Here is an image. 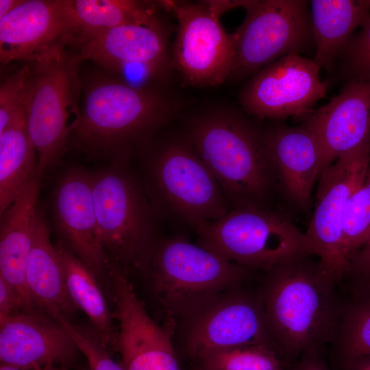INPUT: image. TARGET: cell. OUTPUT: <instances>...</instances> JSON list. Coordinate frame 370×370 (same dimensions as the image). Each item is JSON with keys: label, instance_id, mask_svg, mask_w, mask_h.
I'll use <instances>...</instances> for the list:
<instances>
[{"label": "cell", "instance_id": "obj_32", "mask_svg": "<svg viewBox=\"0 0 370 370\" xmlns=\"http://www.w3.org/2000/svg\"><path fill=\"white\" fill-rule=\"evenodd\" d=\"M345 281L352 294L370 291V242L349 258Z\"/></svg>", "mask_w": 370, "mask_h": 370}, {"label": "cell", "instance_id": "obj_35", "mask_svg": "<svg viewBox=\"0 0 370 370\" xmlns=\"http://www.w3.org/2000/svg\"><path fill=\"white\" fill-rule=\"evenodd\" d=\"M335 367L339 370H370V355L345 359L337 362Z\"/></svg>", "mask_w": 370, "mask_h": 370}, {"label": "cell", "instance_id": "obj_37", "mask_svg": "<svg viewBox=\"0 0 370 370\" xmlns=\"http://www.w3.org/2000/svg\"><path fill=\"white\" fill-rule=\"evenodd\" d=\"M35 370H64L62 368H60V367H56L54 365H48L44 367H42V368H38V369H36Z\"/></svg>", "mask_w": 370, "mask_h": 370}, {"label": "cell", "instance_id": "obj_20", "mask_svg": "<svg viewBox=\"0 0 370 370\" xmlns=\"http://www.w3.org/2000/svg\"><path fill=\"white\" fill-rule=\"evenodd\" d=\"M264 135L271 164L277 167L290 197L308 206L320 174L321 151L314 134L306 127H278Z\"/></svg>", "mask_w": 370, "mask_h": 370}, {"label": "cell", "instance_id": "obj_7", "mask_svg": "<svg viewBox=\"0 0 370 370\" xmlns=\"http://www.w3.org/2000/svg\"><path fill=\"white\" fill-rule=\"evenodd\" d=\"M81 62L63 43L29 62L32 77L25 110L41 176L57 166L68 149L69 120L75 121L80 110Z\"/></svg>", "mask_w": 370, "mask_h": 370}, {"label": "cell", "instance_id": "obj_5", "mask_svg": "<svg viewBox=\"0 0 370 370\" xmlns=\"http://www.w3.org/2000/svg\"><path fill=\"white\" fill-rule=\"evenodd\" d=\"M130 160L91 173L92 197L109 267L147 272L156 245L155 213Z\"/></svg>", "mask_w": 370, "mask_h": 370}, {"label": "cell", "instance_id": "obj_1", "mask_svg": "<svg viewBox=\"0 0 370 370\" xmlns=\"http://www.w3.org/2000/svg\"><path fill=\"white\" fill-rule=\"evenodd\" d=\"M166 86L136 88L110 73L92 74L82 83L69 144L109 162L130 159L180 112L181 100Z\"/></svg>", "mask_w": 370, "mask_h": 370}, {"label": "cell", "instance_id": "obj_4", "mask_svg": "<svg viewBox=\"0 0 370 370\" xmlns=\"http://www.w3.org/2000/svg\"><path fill=\"white\" fill-rule=\"evenodd\" d=\"M158 135L134 152L141 157L143 186L154 213L163 210L193 227L225 215L229 203L185 133Z\"/></svg>", "mask_w": 370, "mask_h": 370}, {"label": "cell", "instance_id": "obj_33", "mask_svg": "<svg viewBox=\"0 0 370 370\" xmlns=\"http://www.w3.org/2000/svg\"><path fill=\"white\" fill-rule=\"evenodd\" d=\"M27 311L17 292L0 277V320Z\"/></svg>", "mask_w": 370, "mask_h": 370}, {"label": "cell", "instance_id": "obj_11", "mask_svg": "<svg viewBox=\"0 0 370 370\" xmlns=\"http://www.w3.org/2000/svg\"><path fill=\"white\" fill-rule=\"evenodd\" d=\"M369 164L367 142L339 156L319 175L316 205L305 234L326 275L338 286L348 268L342 234L345 206L364 182Z\"/></svg>", "mask_w": 370, "mask_h": 370}, {"label": "cell", "instance_id": "obj_24", "mask_svg": "<svg viewBox=\"0 0 370 370\" xmlns=\"http://www.w3.org/2000/svg\"><path fill=\"white\" fill-rule=\"evenodd\" d=\"M38 175V156L24 109L0 133V214Z\"/></svg>", "mask_w": 370, "mask_h": 370}, {"label": "cell", "instance_id": "obj_39", "mask_svg": "<svg viewBox=\"0 0 370 370\" xmlns=\"http://www.w3.org/2000/svg\"><path fill=\"white\" fill-rule=\"evenodd\" d=\"M369 149H370V140H369Z\"/></svg>", "mask_w": 370, "mask_h": 370}, {"label": "cell", "instance_id": "obj_34", "mask_svg": "<svg viewBox=\"0 0 370 370\" xmlns=\"http://www.w3.org/2000/svg\"><path fill=\"white\" fill-rule=\"evenodd\" d=\"M287 370H332L325 357L324 348L313 347L307 349Z\"/></svg>", "mask_w": 370, "mask_h": 370}, {"label": "cell", "instance_id": "obj_28", "mask_svg": "<svg viewBox=\"0 0 370 370\" xmlns=\"http://www.w3.org/2000/svg\"><path fill=\"white\" fill-rule=\"evenodd\" d=\"M342 234L348 261L356 251L370 242V164L364 182L346 202Z\"/></svg>", "mask_w": 370, "mask_h": 370}, {"label": "cell", "instance_id": "obj_8", "mask_svg": "<svg viewBox=\"0 0 370 370\" xmlns=\"http://www.w3.org/2000/svg\"><path fill=\"white\" fill-rule=\"evenodd\" d=\"M199 244L227 261L269 271L312 255L306 235L279 214L259 207L233 208L219 219L193 227Z\"/></svg>", "mask_w": 370, "mask_h": 370}, {"label": "cell", "instance_id": "obj_19", "mask_svg": "<svg viewBox=\"0 0 370 370\" xmlns=\"http://www.w3.org/2000/svg\"><path fill=\"white\" fill-rule=\"evenodd\" d=\"M41 177L40 175L36 176L1 214L0 277L17 292L29 311L35 309L27 291L26 271Z\"/></svg>", "mask_w": 370, "mask_h": 370}, {"label": "cell", "instance_id": "obj_31", "mask_svg": "<svg viewBox=\"0 0 370 370\" xmlns=\"http://www.w3.org/2000/svg\"><path fill=\"white\" fill-rule=\"evenodd\" d=\"M56 317L75 342L80 352L86 357L89 370H125L121 364L111 357L108 349L101 343L97 336H90L72 325L63 314Z\"/></svg>", "mask_w": 370, "mask_h": 370}, {"label": "cell", "instance_id": "obj_12", "mask_svg": "<svg viewBox=\"0 0 370 370\" xmlns=\"http://www.w3.org/2000/svg\"><path fill=\"white\" fill-rule=\"evenodd\" d=\"M313 60L292 53L263 67L246 83L239 103L260 119L308 116L326 96V84Z\"/></svg>", "mask_w": 370, "mask_h": 370}, {"label": "cell", "instance_id": "obj_16", "mask_svg": "<svg viewBox=\"0 0 370 370\" xmlns=\"http://www.w3.org/2000/svg\"><path fill=\"white\" fill-rule=\"evenodd\" d=\"M304 126L319 143L321 173L341 155L369 142L370 82L348 81L338 95L306 117Z\"/></svg>", "mask_w": 370, "mask_h": 370}, {"label": "cell", "instance_id": "obj_3", "mask_svg": "<svg viewBox=\"0 0 370 370\" xmlns=\"http://www.w3.org/2000/svg\"><path fill=\"white\" fill-rule=\"evenodd\" d=\"M233 208L259 207L269 185L264 141L238 110L210 107L193 115L184 132Z\"/></svg>", "mask_w": 370, "mask_h": 370}, {"label": "cell", "instance_id": "obj_36", "mask_svg": "<svg viewBox=\"0 0 370 370\" xmlns=\"http://www.w3.org/2000/svg\"><path fill=\"white\" fill-rule=\"evenodd\" d=\"M25 0H0V19L20 6Z\"/></svg>", "mask_w": 370, "mask_h": 370}, {"label": "cell", "instance_id": "obj_22", "mask_svg": "<svg viewBox=\"0 0 370 370\" xmlns=\"http://www.w3.org/2000/svg\"><path fill=\"white\" fill-rule=\"evenodd\" d=\"M73 47L92 35L128 24L150 25L162 21L158 2L136 0H68Z\"/></svg>", "mask_w": 370, "mask_h": 370}, {"label": "cell", "instance_id": "obj_15", "mask_svg": "<svg viewBox=\"0 0 370 370\" xmlns=\"http://www.w3.org/2000/svg\"><path fill=\"white\" fill-rule=\"evenodd\" d=\"M79 352L61 323L45 312H22L0 320L1 365L22 370L52 365L66 370Z\"/></svg>", "mask_w": 370, "mask_h": 370}, {"label": "cell", "instance_id": "obj_29", "mask_svg": "<svg viewBox=\"0 0 370 370\" xmlns=\"http://www.w3.org/2000/svg\"><path fill=\"white\" fill-rule=\"evenodd\" d=\"M29 62L1 80L0 86V133L25 109L32 84Z\"/></svg>", "mask_w": 370, "mask_h": 370}, {"label": "cell", "instance_id": "obj_2", "mask_svg": "<svg viewBox=\"0 0 370 370\" xmlns=\"http://www.w3.org/2000/svg\"><path fill=\"white\" fill-rule=\"evenodd\" d=\"M311 256L267 271L259 294L278 352L288 365L307 349L330 345L339 314L338 285Z\"/></svg>", "mask_w": 370, "mask_h": 370}, {"label": "cell", "instance_id": "obj_27", "mask_svg": "<svg viewBox=\"0 0 370 370\" xmlns=\"http://www.w3.org/2000/svg\"><path fill=\"white\" fill-rule=\"evenodd\" d=\"M197 361L199 370H287L289 366L276 350L260 345L214 351Z\"/></svg>", "mask_w": 370, "mask_h": 370}, {"label": "cell", "instance_id": "obj_18", "mask_svg": "<svg viewBox=\"0 0 370 370\" xmlns=\"http://www.w3.org/2000/svg\"><path fill=\"white\" fill-rule=\"evenodd\" d=\"M69 34L68 0H25L0 19V61L31 62Z\"/></svg>", "mask_w": 370, "mask_h": 370}, {"label": "cell", "instance_id": "obj_23", "mask_svg": "<svg viewBox=\"0 0 370 370\" xmlns=\"http://www.w3.org/2000/svg\"><path fill=\"white\" fill-rule=\"evenodd\" d=\"M311 25L316 54L313 60L330 71L352 33L370 16V0H313Z\"/></svg>", "mask_w": 370, "mask_h": 370}, {"label": "cell", "instance_id": "obj_25", "mask_svg": "<svg viewBox=\"0 0 370 370\" xmlns=\"http://www.w3.org/2000/svg\"><path fill=\"white\" fill-rule=\"evenodd\" d=\"M68 294L78 310L89 318L96 335L108 349H114L117 330L109 309L91 270L60 241L55 245Z\"/></svg>", "mask_w": 370, "mask_h": 370}, {"label": "cell", "instance_id": "obj_30", "mask_svg": "<svg viewBox=\"0 0 370 370\" xmlns=\"http://www.w3.org/2000/svg\"><path fill=\"white\" fill-rule=\"evenodd\" d=\"M340 54L341 70L348 81L370 82V16L360 32L351 36Z\"/></svg>", "mask_w": 370, "mask_h": 370}, {"label": "cell", "instance_id": "obj_6", "mask_svg": "<svg viewBox=\"0 0 370 370\" xmlns=\"http://www.w3.org/2000/svg\"><path fill=\"white\" fill-rule=\"evenodd\" d=\"M249 269L182 237L156 245L147 272L169 316L190 317L246 279Z\"/></svg>", "mask_w": 370, "mask_h": 370}, {"label": "cell", "instance_id": "obj_21", "mask_svg": "<svg viewBox=\"0 0 370 370\" xmlns=\"http://www.w3.org/2000/svg\"><path fill=\"white\" fill-rule=\"evenodd\" d=\"M26 283L35 310L51 316L60 313L66 317L78 310L68 294L56 249L50 241L49 223L39 208L35 217Z\"/></svg>", "mask_w": 370, "mask_h": 370}, {"label": "cell", "instance_id": "obj_17", "mask_svg": "<svg viewBox=\"0 0 370 370\" xmlns=\"http://www.w3.org/2000/svg\"><path fill=\"white\" fill-rule=\"evenodd\" d=\"M164 21L145 25L128 24L87 37L75 45L81 61L90 60L112 73L121 65L143 64L168 79L174 70Z\"/></svg>", "mask_w": 370, "mask_h": 370}, {"label": "cell", "instance_id": "obj_14", "mask_svg": "<svg viewBox=\"0 0 370 370\" xmlns=\"http://www.w3.org/2000/svg\"><path fill=\"white\" fill-rule=\"evenodd\" d=\"M52 212L60 241L97 278H109V262L101 243L92 191L91 173L79 166L59 180L52 196Z\"/></svg>", "mask_w": 370, "mask_h": 370}, {"label": "cell", "instance_id": "obj_9", "mask_svg": "<svg viewBox=\"0 0 370 370\" xmlns=\"http://www.w3.org/2000/svg\"><path fill=\"white\" fill-rule=\"evenodd\" d=\"M157 2L177 21L171 56L183 84L214 87L229 79L234 65L235 49L232 34L225 32L220 22L221 16L227 11L224 1Z\"/></svg>", "mask_w": 370, "mask_h": 370}, {"label": "cell", "instance_id": "obj_10", "mask_svg": "<svg viewBox=\"0 0 370 370\" xmlns=\"http://www.w3.org/2000/svg\"><path fill=\"white\" fill-rule=\"evenodd\" d=\"M242 23L232 34L235 61L230 77L242 79L277 60L299 54L312 37L308 1L243 0Z\"/></svg>", "mask_w": 370, "mask_h": 370}, {"label": "cell", "instance_id": "obj_38", "mask_svg": "<svg viewBox=\"0 0 370 370\" xmlns=\"http://www.w3.org/2000/svg\"><path fill=\"white\" fill-rule=\"evenodd\" d=\"M0 370H22L18 368H16L12 366L6 365H1Z\"/></svg>", "mask_w": 370, "mask_h": 370}, {"label": "cell", "instance_id": "obj_26", "mask_svg": "<svg viewBox=\"0 0 370 370\" xmlns=\"http://www.w3.org/2000/svg\"><path fill=\"white\" fill-rule=\"evenodd\" d=\"M335 365L339 361L370 355V291L352 294L341 304L330 344Z\"/></svg>", "mask_w": 370, "mask_h": 370}, {"label": "cell", "instance_id": "obj_13", "mask_svg": "<svg viewBox=\"0 0 370 370\" xmlns=\"http://www.w3.org/2000/svg\"><path fill=\"white\" fill-rule=\"evenodd\" d=\"M190 318L186 347L196 360L214 351L251 345L278 352L259 295L234 289Z\"/></svg>", "mask_w": 370, "mask_h": 370}]
</instances>
